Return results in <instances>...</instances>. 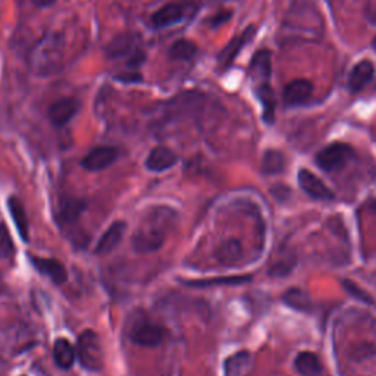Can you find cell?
I'll return each mask as SVG.
<instances>
[{"mask_svg":"<svg viewBox=\"0 0 376 376\" xmlns=\"http://www.w3.org/2000/svg\"><path fill=\"white\" fill-rule=\"evenodd\" d=\"M173 220L175 214L171 209H153L133 235V249L141 254L158 252L167 241Z\"/></svg>","mask_w":376,"mask_h":376,"instance_id":"6da1fadb","label":"cell"},{"mask_svg":"<svg viewBox=\"0 0 376 376\" xmlns=\"http://www.w3.org/2000/svg\"><path fill=\"white\" fill-rule=\"evenodd\" d=\"M30 64L35 74L49 77L61 73L64 65V40L59 34H49L32 47Z\"/></svg>","mask_w":376,"mask_h":376,"instance_id":"7a4b0ae2","label":"cell"},{"mask_svg":"<svg viewBox=\"0 0 376 376\" xmlns=\"http://www.w3.org/2000/svg\"><path fill=\"white\" fill-rule=\"evenodd\" d=\"M77 359L87 370L99 372L103 368V348L96 332L84 331L78 337Z\"/></svg>","mask_w":376,"mask_h":376,"instance_id":"3957f363","label":"cell"},{"mask_svg":"<svg viewBox=\"0 0 376 376\" xmlns=\"http://www.w3.org/2000/svg\"><path fill=\"white\" fill-rule=\"evenodd\" d=\"M355 155V151L344 143H332L322 149L316 155V163L319 164V168L328 172H335L343 169L346 164L350 162V159Z\"/></svg>","mask_w":376,"mask_h":376,"instance_id":"277c9868","label":"cell"},{"mask_svg":"<svg viewBox=\"0 0 376 376\" xmlns=\"http://www.w3.org/2000/svg\"><path fill=\"white\" fill-rule=\"evenodd\" d=\"M81 103L75 97H62L53 102L49 108V120L56 128H62L74 120L79 112Z\"/></svg>","mask_w":376,"mask_h":376,"instance_id":"5b68a950","label":"cell"},{"mask_svg":"<svg viewBox=\"0 0 376 376\" xmlns=\"http://www.w3.org/2000/svg\"><path fill=\"white\" fill-rule=\"evenodd\" d=\"M118 156H120V151H118L116 147L99 146L88 151V155H86V158L82 159L81 164L82 168L90 172H97L109 168L111 164L116 162Z\"/></svg>","mask_w":376,"mask_h":376,"instance_id":"8992f818","label":"cell"},{"mask_svg":"<svg viewBox=\"0 0 376 376\" xmlns=\"http://www.w3.org/2000/svg\"><path fill=\"white\" fill-rule=\"evenodd\" d=\"M138 43H140V35L135 32L118 34L116 37H113L108 43V46H106V49H104L106 57L115 61V59L129 56L133 52L140 49Z\"/></svg>","mask_w":376,"mask_h":376,"instance_id":"52a82bcc","label":"cell"},{"mask_svg":"<svg viewBox=\"0 0 376 376\" xmlns=\"http://www.w3.org/2000/svg\"><path fill=\"white\" fill-rule=\"evenodd\" d=\"M131 341L141 347H158L164 338V329L156 323L143 322L133 328Z\"/></svg>","mask_w":376,"mask_h":376,"instance_id":"ba28073f","label":"cell"},{"mask_svg":"<svg viewBox=\"0 0 376 376\" xmlns=\"http://www.w3.org/2000/svg\"><path fill=\"white\" fill-rule=\"evenodd\" d=\"M299 185L301 190L308 196H310L312 198L323 200V202L334 200V193L329 190L321 178H317V176L309 169H300Z\"/></svg>","mask_w":376,"mask_h":376,"instance_id":"9c48e42d","label":"cell"},{"mask_svg":"<svg viewBox=\"0 0 376 376\" xmlns=\"http://www.w3.org/2000/svg\"><path fill=\"white\" fill-rule=\"evenodd\" d=\"M256 32V27H247L241 34H238L237 37H234L227 46L225 49H223L219 55H218V62L220 65L222 69H227L228 66L232 65V62L235 61V57L238 56V53L243 50V47L250 43L252 39L254 37Z\"/></svg>","mask_w":376,"mask_h":376,"instance_id":"30bf717a","label":"cell"},{"mask_svg":"<svg viewBox=\"0 0 376 376\" xmlns=\"http://www.w3.org/2000/svg\"><path fill=\"white\" fill-rule=\"evenodd\" d=\"M313 94V84L309 79L297 78L285 86L284 103L287 106H300L309 102Z\"/></svg>","mask_w":376,"mask_h":376,"instance_id":"8fae6325","label":"cell"},{"mask_svg":"<svg viewBox=\"0 0 376 376\" xmlns=\"http://www.w3.org/2000/svg\"><path fill=\"white\" fill-rule=\"evenodd\" d=\"M176 162H178V156L175 155L173 150L164 146H158L149 153L146 159V168L151 172H163L175 167Z\"/></svg>","mask_w":376,"mask_h":376,"instance_id":"7c38bea8","label":"cell"},{"mask_svg":"<svg viewBox=\"0 0 376 376\" xmlns=\"http://www.w3.org/2000/svg\"><path fill=\"white\" fill-rule=\"evenodd\" d=\"M31 262L34 267L39 270L40 274L46 275L55 284H64L68 279V274L65 266L56 261V258H44V257H31Z\"/></svg>","mask_w":376,"mask_h":376,"instance_id":"4fadbf2b","label":"cell"},{"mask_svg":"<svg viewBox=\"0 0 376 376\" xmlns=\"http://www.w3.org/2000/svg\"><path fill=\"white\" fill-rule=\"evenodd\" d=\"M126 229V223L118 220L106 229V232L102 235L97 245H96V253L97 254H108L113 252L118 245L121 244V240L124 237Z\"/></svg>","mask_w":376,"mask_h":376,"instance_id":"5bb4252c","label":"cell"},{"mask_svg":"<svg viewBox=\"0 0 376 376\" xmlns=\"http://www.w3.org/2000/svg\"><path fill=\"white\" fill-rule=\"evenodd\" d=\"M184 18V8L178 3H168L158 9L151 15V24L155 28H168L175 26Z\"/></svg>","mask_w":376,"mask_h":376,"instance_id":"9a60e30c","label":"cell"},{"mask_svg":"<svg viewBox=\"0 0 376 376\" xmlns=\"http://www.w3.org/2000/svg\"><path fill=\"white\" fill-rule=\"evenodd\" d=\"M375 65L370 61H360L351 69L348 77V88L351 93H357L373 79Z\"/></svg>","mask_w":376,"mask_h":376,"instance_id":"2e32d148","label":"cell"},{"mask_svg":"<svg viewBox=\"0 0 376 376\" xmlns=\"http://www.w3.org/2000/svg\"><path fill=\"white\" fill-rule=\"evenodd\" d=\"M250 74L258 82H267L272 75V53L267 49L256 52L250 64Z\"/></svg>","mask_w":376,"mask_h":376,"instance_id":"e0dca14e","label":"cell"},{"mask_svg":"<svg viewBox=\"0 0 376 376\" xmlns=\"http://www.w3.org/2000/svg\"><path fill=\"white\" fill-rule=\"evenodd\" d=\"M256 96L263 106V120L266 124H272L275 120L276 99L274 88L269 86V82H261L256 88Z\"/></svg>","mask_w":376,"mask_h":376,"instance_id":"ac0fdd59","label":"cell"},{"mask_svg":"<svg viewBox=\"0 0 376 376\" xmlns=\"http://www.w3.org/2000/svg\"><path fill=\"white\" fill-rule=\"evenodd\" d=\"M8 207H9V212H10V216L12 219H14L15 225L18 228V232L21 235V238L24 241H28V218H27V212H26V207H24L22 202L15 197L12 196L8 198Z\"/></svg>","mask_w":376,"mask_h":376,"instance_id":"d6986e66","label":"cell"},{"mask_svg":"<svg viewBox=\"0 0 376 376\" xmlns=\"http://www.w3.org/2000/svg\"><path fill=\"white\" fill-rule=\"evenodd\" d=\"M250 352L238 351L229 356L223 363V373H225V376H244L250 369Z\"/></svg>","mask_w":376,"mask_h":376,"instance_id":"ffe728a7","label":"cell"},{"mask_svg":"<svg viewBox=\"0 0 376 376\" xmlns=\"http://www.w3.org/2000/svg\"><path fill=\"white\" fill-rule=\"evenodd\" d=\"M282 301H284L288 308L299 310L303 313H310L313 310V301L310 296L301 288H290L282 296Z\"/></svg>","mask_w":376,"mask_h":376,"instance_id":"44dd1931","label":"cell"},{"mask_svg":"<svg viewBox=\"0 0 376 376\" xmlns=\"http://www.w3.org/2000/svg\"><path fill=\"white\" fill-rule=\"evenodd\" d=\"M53 359L61 369H69L75 363L77 352L74 346L65 338L56 339L53 346Z\"/></svg>","mask_w":376,"mask_h":376,"instance_id":"7402d4cb","label":"cell"},{"mask_svg":"<svg viewBox=\"0 0 376 376\" xmlns=\"http://www.w3.org/2000/svg\"><path fill=\"white\" fill-rule=\"evenodd\" d=\"M296 370L303 376H319L322 372V363L314 352L303 351L294 360Z\"/></svg>","mask_w":376,"mask_h":376,"instance_id":"603a6c76","label":"cell"},{"mask_svg":"<svg viewBox=\"0 0 376 376\" xmlns=\"http://www.w3.org/2000/svg\"><path fill=\"white\" fill-rule=\"evenodd\" d=\"M241 257H243V245L238 240L235 238L225 240L216 250V258L222 265H232L235 262H238Z\"/></svg>","mask_w":376,"mask_h":376,"instance_id":"cb8c5ba5","label":"cell"},{"mask_svg":"<svg viewBox=\"0 0 376 376\" xmlns=\"http://www.w3.org/2000/svg\"><path fill=\"white\" fill-rule=\"evenodd\" d=\"M197 55V46L185 39L176 40L169 49V57L172 61H191Z\"/></svg>","mask_w":376,"mask_h":376,"instance_id":"d4e9b609","label":"cell"},{"mask_svg":"<svg viewBox=\"0 0 376 376\" xmlns=\"http://www.w3.org/2000/svg\"><path fill=\"white\" fill-rule=\"evenodd\" d=\"M285 168V158L279 150H267L262 159V172L265 175L281 173Z\"/></svg>","mask_w":376,"mask_h":376,"instance_id":"484cf974","label":"cell"},{"mask_svg":"<svg viewBox=\"0 0 376 376\" xmlns=\"http://www.w3.org/2000/svg\"><path fill=\"white\" fill-rule=\"evenodd\" d=\"M252 278L249 275H240V276H225V278H215V279H206V281H185V285L197 287V288H209L215 285H238L249 282Z\"/></svg>","mask_w":376,"mask_h":376,"instance_id":"4316f807","label":"cell"},{"mask_svg":"<svg viewBox=\"0 0 376 376\" xmlns=\"http://www.w3.org/2000/svg\"><path fill=\"white\" fill-rule=\"evenodd\" d=\"M86 209V203L81 202L78 198H66L61 205V212L59 216L64 222H74L78 219V216L82 214V210Z\"/></svg>","mask_w":376,"mask_h":376,"instance_id":"83f0119b","label":"cell"},{"mask_svg":"<svg viewBox=\"0 0 376 376\" xmlns=\"http://www.w3.org/2000/svg\"><path fill=\"white\" fill-rule=\"evenodd\" d=\"M15 252L14 240L10 237V232L5 223H0V257L8 258Z\"/></svg>","mask_w":376,"mask_h":376,"instance_id":"f1b7e54d","label":"cell"},{"mask_svg":"<svg viewBox=\"0 0 376 376\" xmlns=\"http://www.w3.org/2000/svg\"><path fill=\"white\" fill-rule=\"evenodd\" d=\"M341 284H343L344 290L350 294V296H352L356 300L363 301V303H368V304H373V299L369 296V294H368L366 291H363V290H361L357 284H355V282H352V281L344 279L343 282H341Z\"/></svg>","mask_w":376,"mask_h":376,"instance_id":"f546056e","label":"cell"},{"mask_svg":"<svg viewBox=\"0 0 376 376\" xmlns=\"http://www.w3.org/2000/svg\"><path fill=\"white\" fill-rule=\"evenodd\" d=\"M294 266H296V265H294V261H282V262H278L272 267H270L269 275L270 276H275V278L287 276L291 272Z\"/></svg>","mask_w":376,"mask_h":376,"instance_id":"4dcf8cb0","label":"cell"},{"mask_svg":"<svg viewBox=\"0 0 376 376\" xmlns=\"http://www.w3.org/2000/svg\"><path fill=\"white\" fill-rule=\"evenodd\" d=\"M147 61V55L143 49H137L135 52H133L131 55L128 56V61H126V66L131 68L134 70H137L140 66H143Z\"/></svg>","mask_w":376,"mask_h":376,"instance_id":"1f68e13d","label":"cell"},{"mask_svg":"<svg viewBox=\"0 0 376 376\" xmlns=\"http://www.w3.org/2000/svg\"><path fill=\"white\" fill-rule=\"evenodd\" d=\"M118 81L125 82V84H140L143 81V75H141L138 70H126L124 74H120L115 77Z\"/></svg>","mask_w":376,"mask_h":376,"instance_id":"d6a6232c","label":"cell"},{"mask_svg":"<svg viewBox=\"0 0 376 376\" xmlns=\"http://www.w3.org/2000/svg\"><path fill=\"white\" fill-rule=\"evenodd\" d=\"M232 17V12L231 10H222V12H218V14L210 19V27L212 28H216L219 26H222V24H225L227 21H229Z\"/></svg>","mask_w":376,"mask_h":376,"instance_id":"836d02e7","label":"cell"},{"mask_svg":"<svg viewBox=\"0 0 376 376\" xmlns=\"http://www.w3.org/2000/svg\"><path fill=\"white\" fill-rule=\"evenodd\" d=\"M375 352V348L372 346H361V347H357L356 348V352H355V357L356 360H361V359H368L369 356H372Z\"/></svg>","mask_w":376,"mask_h":376,"instance_id":"e575fe53","label":"cell"},{"mask_svg":"<svg viewBox=\"0 0 376 376\" xmlns=\"http://www.w3.org/2000/svg\"><path fill=\"white\" fill-rule=\"evenodd\" d=\"M31 2L37 8H49L56 2V0H31Z\"/></svg>","mask_w":376,"mask_h":376,"instance_id":"d590c367","label":"cell"},{"mask_svg":"<svg viewBox=\"0 0 376 376\" xmlns=\"http://www.w3.org/2000/svg\"><path fill=\"white\" fill-rule=\"evenodd\" d=\"M5 291H6V284H5V279H3L2 272H0V296L5 294Z\"/></svg>","mask_w":376,"mask_h":376,"instance_id":"8d00e7d4","label":"cell"},{"mask_svg":"<svg viewBox=\"0 0 376 376\" xmlns=\"http://www.w3.org/2000/svg\"><path fill=\"white\" fill-rule=\"evenodd\" d=\"M370 207H372V210H375V212H376V200H375V202L372 203V206H370Z\"/></svg>","mask_w":376,"mask_h":376,"instance_id":"74e56055","label":"cell"},{"mask_svg":"<svg viewBox=\"0 0 376 376\" xmlns=\"http://www.w3.org/2000/svg\"><path fill=\"white\" fill-rule=\"evenodd\" d=\"M373 47H375V50H376V35H375V39H373Z\"/></svg>","mask_w":376,"mask_h":376,"instance_id":"f35d334b","label":"cell"}]
</instances>
